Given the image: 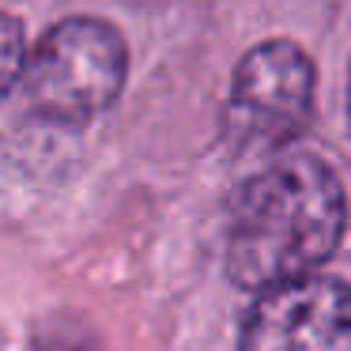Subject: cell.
Instances as JSON below:
<instances>
[{"mask_svg": "<svg viewBox=\"0 0 351 351\" xmlns=\"http://www.w3.org/2000/svg\"><path fill=\"white\" fill-rule=\"evenodd\" d=\"M348 227L336 170L317 155H287L253 174L230 200L227 276L245 291H272L313 276Z\"/></svg>", "mask_w": 351, "mask_h": 351, "instance_id": "6da1fadb", "label": "cell"}, {"mask_svg": "<svg viewBox=\"0 0 351 351\" xmlns=\"http://www.w3.org/2000/svg\"><path fill=\"white\" fill-rule=\"evenodd\" d=\"M125 38L102 19H64L27 53L23 95L38 117L64 129L95 121L125 87Z\"/></svg>", "mask_w": 351, "mask_h": 351, "instance_id": "7a4b0ae2", "label": "cell"}, {"mask_svg": "<svg viewBox=\"0 0 351 351\" xmlns=\"http://www.w3.org/2000/svg\"><path fill=\"white\" fill-rule=\"evenodd\" d=\"M313 61L295 42H265L234 69L227 99V136L242 152H276L310 121Z\"/></svg>", "mask_w": 351, "mask_h": 351, "instance_id": "3957f363", "label": "cell"}, {"mask_svg": "<svg viewBox=\"0 0 351 351\" xmlns=\"http://www.w3.org/2000/svg\"><path fill=\"white\" fill-rule=\"evenodd\" d=\"M238 351H351V287L328 276L261 291Z\"/></svg>", "mask_w": 351, "mask_h": 351, "instance_id": "277c9868", "label": "cell"}, {"mask_svg": "<svg viewBox=\"0 0 351 351\" xmlns=\"http://www.w3.org/2000/svg\"><path fill=\"white\" fill-rule=\"evenodd\" d=\"M23 64H27V38L19 19L0 12V99L23 80Z\"/></svg>", "mask_w": 351, "mask_h": 351, "instance_id": "5b68a950", "label": "cell"}, {"mask_svg": "<svg viewBox=\"0 0 351 351\" xmlns=\"http://www.w3.org/2000/svg\"><path fill=\"white\" fill-rule=\"evenodd\" d=\"M38 351H102V343L87 325H80V321H72V317H57L53 325L42 332Z\"/></svg>", "mask_w": 351, "mask_h": 351, "instance_id": "8992f818", "label": "cell"}, {"mask_svg": "<svg viewBox=\"0 0 351 351\" xmlns=\"http://www.w3.org/2000/svg\"><path fill=\"white\" fill-rule=\"evenodd\" d=\"M348 125H351V99H348Z\"/></svg>", "mask_w": 351, "mask_h": 351, "instance_id": "52a82bcc", "label": "cell"}]
</instances>
